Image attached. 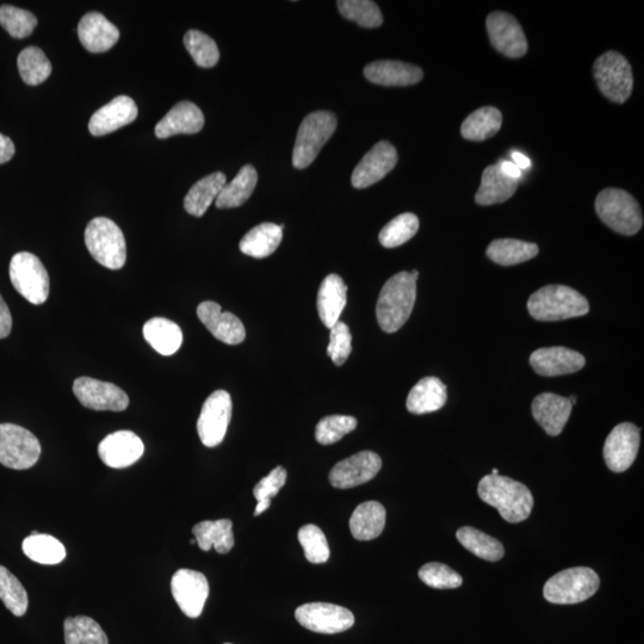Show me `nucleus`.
<instances>
[{
    "label": "nucleus",
    "instance_id": "a211bd4d",
    "mask_svg": "<svg viewBox=\"0 0 644 644\" xmlns=\"http://www.w3.org/2000/svg\"><path fill=\"white\" fill-rule=\"evenodd\" d=\"M398 164V152L388 141H380L359 161L351 183L356 189H365L382 181Z\"/></svg>",
    "mask_w": 644,
    "mask_h": 644
},
{
    "label": "nucleus",
    "instance_id": "37998d69",
    "mask_svg": "<svg viewBox=\"0 0 644 644\" xmlns=\"http://www.w3.org/2000/svg\"><path fill=\"white\" fill-rule=\"evenodd\" d=\"M0 600L17 617L26 615L29 600L26 588L14 574L0 566Z\"/></svg>",
    "mask_w": 644,
    "mask_h": 644
},
{
    "label": "nucleus",
    "instance_id": "ea45409f",
    "mask_svg": "<svg viewBox=\"0 0 644 644\" xmlns=\"http://www.w3.org/2000/svg\"><path fill=\"white\" fill-rule=\"evenodd\" d=\"M17 66L23 82L32 86L46 82L52 74L51 61L37 47L23 49L18 55Z\"/></svg>",
    "mask_w": 644,
    "mask_h": 644
},
{
    "label": "nucleus",
    "instance_id": "c85d7f7f",
    "mask_svg": "<svg viewBox=\"0 0 644 644\" xmlns=\"http://www.w3.org/2000/svg\"><path fill=\"white\" fill-rule=\"evenodd\" d=\"M517 189L518 182L507 177L498 164L489 165L482 173L481 187L475 201L480 206L504 203L515 195Z\"/></svg>",
    "mask_w": 644,
    "mask_h": 644
},
{
    "label": "nucleus",
    "instance_id": "4d7b16f0",
    "mask_svg": "<svg viewBox=\"0 0 644 644\" xmlns=\"http://www.w3.org/2000/svg\"><path fill=\"white\" fill-rule=\"evenodd\" d=\"M512 163L515 164L519 170H529L531 167V160L520 152H512Z\"/></svg>",
    "mask_w": 644,
    "mask_h": 644
},
{
    "label": "nucleus",
    "instance_id": "9b49d317",
    "mask_svg": "<svg viewBox=\"0 0 644 644\" xmlns=\"http://www.w3.org/2000/svg\"><path fill=\"white\" fill-rule=\"evenodd\" d=\"M232 410V398L226 390H216L204 402L197 421V432L207 448L218 447L224 441Z\"/></svg>",
    "mask_w": 644,
    "mask_h": 644
},
{
    "label": "nucleus",
    "instance_id": "a878e982",
    "mask_svg": "<svg viewBox=\"0 0 644 644\" xmlns=\"http://www.w3.org/2000/svg\"><path fill=\"white\" fill-rule=\"evenodd\" d=\"M204 126V115L196 104L184 101L173 107L156 127L159 139L171 138L178 134H196Z\"/></svg>",
    "mask_w": 644,
    "mask_h": 644
},
{
    "label": "nucleus",
    "instance_id": "aec40b11",
    "mask_svg": "<svg viewBox=\"0 0 644 644\" xmlns=\"http://www.w3.org/2000/svg\"><path fill=\"white\" fill-rule=\"evenodd\" d=\"M202 324L220 342L238 345L244 342L246 331L243 322L234 314L222 312L221 306L213 301L202 302L197 308Z\"/></svg>",
    "mask_w": 644,
    "mask_h": 644
},
{
    "label": "nucleus",
    "instance_id": "c9c22d12",
    "mask_svg": "<svg viewBox=\"0 0 644 644\" xmlns=\"http://www.w3.org/2000/svg\"><path fill=\"white\" fill-rule=\"evenodd\" d=\"M538 246L517 239H497L487 249V257L501 266L518 265L535 258Z\"/></svg>",
    "mask_w": 644,
    "mask_h": 644
},
{
    "label": "nucleus",
    "instance_id": "cd10ccee",
    "mask_svg": "<svg viewBox=\"0 0 644 644\" xmlns=\"http://www.w3.org/2000/svg\"><path fill=\"white\" fill-rule=\"evenodd\" d=\"M447 400V386L437 377H425L408 394L406 406L408 412L420 416L441 410Z\"/></svg>",
    "mask_w": 644,
    "mask_h": 644
},
{
    "label": "nucleus",
    "instance_id": "4be33fe9",
    "mask_svg": "<svg viewBox=\"0 0 644 644\" xmlns=\"http://www.w3.org/2000/svg\"><path fill=\"white\" fill-rule=\"evenodd\" d=\"M139 110L135 102L128 96H119L98 109L89 122L90 133L94 136H104L128 126L138 117Z\"/></svg>",
    "mask_w": 644,
    "mask_h": 644
},
{
    "label": "nucleus",
    "instance_id": "7ed1b4c3",
    "mask_svg": "<svg viewBox=\"0 0 644 644\" xmlns=\"http://www.w3.org/2000/svg\"><path fill=\"white\" fill-rule=\"evenodd\" d=\"M528 311L537 321H562L584 317L590 312V305L577 290L553 284L530 296Z\"/></svg>",
    "mask_w": 644,
    "mask_h": 644
},
{
    "label": "nucleus",
    "instance_id": "79ce46f5",
    "mask_svg": "<svg viewBox=\"0 0 644 644\" xmlns=\"http://www.w3.org/2000/svg\"><path fill=\"white\" fill-rule=\"evenodd\" d=\"M419 231L417 215L405 213L396 216L383 227L379 235L380 243L386 249H394L410 241Z\"/></svg>",
    "mask_w": 644,
    "mask_h": 644
},
{
    "label": "nucleus",
    "instance_id": "5701e85b",
    "mask_svg": "<svg viewBox=\"0 0 644 644\" xmlns=\"http://www.w3.org/2000/svg\"><path fill=\"white\" fill-rule=\"evenodd\" d=\"M572 410L568 398L553 393H543L532 401V416L551 437L559 436L565 429Z\"/></svg>",
    "mask_w": 644,
    "mask_h": 644
},
{
    "label": "nucleus",
    "instance_id": "c03bdc74",
    "mask_svg": "<svg viewBox=\"0 0 644 644\" xmlns=\"http://www.w3.org/2000/svg\"><path fill=\"white\" fill-rule=\"evenodd\" d=\"M338 9L346 20L356 22L359 27L371 29L382 26V12L379 5L371 0H340Z\"/></svg>",
    "mask_w": 644,
    "mask_h": 644
},
{
    "label": "nucleus",
    "instance_id": "8fccbe9b",
    "mask_svg": "<svg viewBox=\"0 0 644 644\" xmlns=\"http://www.w3.org/2000/svg\"><path fill=\"white\" fill-rule=\"evenodd\" d=\"M357 427V419L350 416H330L319 421L315 438L322 445L337 443Z\"/></svg>",
    "mask_w": 644,
    "mask_h": 644
},
{
    "label": "nucleus",
    "instance_id": "20e7f679",
    "mask_svg": "<svg viewBox=\"0 0 644 644\" xmlns=\"http://www.w3.org/2000/svg\"><path fill=\"white\" fill-rule=\"evenodd\" d=\"M597 214L604 224L622 235H635L643 226L639 202L627 191L605 189L596 200Z\"/></svg>",
    "mask_w": 644,
    "mask_h": 644
},
{
    "label": "nucleus",
    "instance_id": "2eb2a0df",
    "mask_svg": "<svg viewBox=\"0 0 644 644\" xmlns=\"http://www.w3.org/2000/svg\"><path fill=\"white\" fill-rule=\"evenodd\" d=\"M486 28L493 47L505 57L518 59L528 52L524 30L512 15L492 12L487 17Z\"/></svg>",
    "mask_w": 644,
    "mask_h": 644
},
{
    "label": "nucleus",
    "instance_id": "f8f14e48",
    "mask_svg": "<svg viewBox=\"0 0 644 644\" xmlns=\"http://www.w3.org/2000/svg\"><path fill=\"white\" fill-rule=\"evenodd\" d=\"M296 621L303 628L318 634H339L354 627L355 616L343 606L328 603H309L295 611Z\"/></svg>",
    "mask_w": 644,
    "mask_h": 644
},
{
    "label": "nucleus",
    "instance_id": "603ef678",
    "mask_svg": "<svg viewBox=\"0 0 644 644\" xmlns=\"http://www.w3.org/2000/svg\"><path fill=\"white\" fill-rule=\"evenodd\" d=\"M286 482L287 470L283 467H277L257 483L255 489H253V494H255L257 501L265 499L271 500L276 497L282 487L286 485Z\"/></svg>",
    "mask_w": 644,
    "mask_h": 644
},
{
    "label": "nucleus",
    "instance_id": "72a5a7b5",
    "mask_svg": "<svg viewBox=\"0 0 644 644\" xmlns=\"http://www.w3.org/2000/svg\"><path fill=\"white\" fill-rule=\"evenodd\" d=\"M226 185V176L222 172H215L198 181L184 198V208L190 215L201 218L208 208L219 197L222 188Z\"/></svg>",
    "mask_w": 644,
    "mask_h": 644
},
{
    "label": "nucleus",
    "instance_id": "9d476101",
    "mask_svg": "<svg viewBox=\"0 0 644 644\" xmlns=\"http://www.w3.org/2000/svg\"><path fill=\"white\" fill-rule=\"evenodd\" d=\"M41 455V444L32 432L15 424H0V463L15 470L35 466Z\"/></svg>",
    "mask_w": 644,
    "mask_h": 644
},
{
    "label": "nucleus",
    "instance_id": "a18cd8bd",
    "mask_svg": "<svg viewBox=\"0 0 644 644\" xmlns=\"http://www.w3.org/2000/svg\"><path fill=\"white\" fill-rule=\"evenodd\" d=\"M184 45L197 66L210 68L219 63L218 45L207 34L198 32V30H189L184 36Z\"/></svg>",
    "mask_w": 644,
    "mask_h": 644
},
{
    "label": "nucleus",
    "instance_id": "b1692460",
    "mask_svg": "<svg viewBox=\"0 0 644 644\" xmlns=\"http://www.w3.org/2000/svg\"><path fill=\"white\" fill-rule=\"evenodd\" d=\"M80 42L91 53H104L120 39V30L99 12H89L79 22Z\"/></svg>",
    "mask_w": 644,
    "mask_h": 644
},
{
    "label": "nucleus",
    "instance_id": "6ab92c4d",
    "mask_svg": "<svg viewBox=\"0 0 644 644\" xmlns=\"http://www.w3.org/2000/svg\"><path fill=\"white\" fill-rule=\"evenodd\" d=\"M145 452V445L132 431H117L98 445V455L105 466L123 469L133 466Z\"/></svg>",
    "mask_w": 644,
    "mask_h": 644
},
{
    "label": "nucleus",
    "instance_id": "09e8293b",
    "mask_svg": "<svg viewBox=\"0 0 644 644\" xmlns=\"http://www.w3.org/2000/svg\"><path fill=\"white\" fill-rule=\"evenodd\" d=\"M418 575L425 585L436 590H454L463 584L460 574L439 562L427 563L420 568Z\"/></svg>",
    "mask_w": 644,
    "mask_h": 644
},
{
    "label": "nucleus",
    "instance_id": "7c9ffc66",
    "mask_svg": "<svg viewBox=\"0 0 644 644\" xmlns=\"http://www.w3.org/2000/svg\"><path fill=\"white\" fill-rule=\"evenodd\" d=\"M196 543L203 551L214 548L219 554H228L234 547L233 523L229 519L206 520L193 528Z\"/></svg>",
    "mask_w": 644,
    "mask_h": 644
},
{
    "label": "nucleus",
    "instance_id": "ddd939ff",
    "mask_svg": "<svg viewBox=\"0 0 644 644\" xmlns=\"http://www.w3.org/2000/svg\"><path fill=\"white\" fill-rule=\"evenodd\" d=\"M73 393L89 410L122 412L129 406L128 395L120 387L91 377H79L74 381Z\"/></svg>",
    "mask_w": 644,
    "mask_h": 644
},
{
    "label": "nucleus",
    "instance_id": "c756f323",
    "mask_svg": "<svg viewBox=\"0 0 644 644\" xmlns=\"http://www.w3.org/2000/svg\"><path fill=\"white\" fill-rule=\"evenodd\" d=\"M386 518L385 507L377 501L358 505L350 518L351 534L358 541L375 540L385 530Z\"/></svg>",
    "mask_w": 644,
    "mask_h": 644
},
{
    "label": "nucleus",
    "instance_id": "de8ad7c7",
    "mask_svg": "<svg viewBox=\"0 0 644 644\" xmlns=\"http://www.w3.org/2000/svg\"><path fill=\"white\" fill-rule=\"evenodd\" d=\"M299 542L305 550L308 562L320 565L330 559V546H328L327 538L319 526L314 524L302 526L299 531Z\"/></svg>",
    "mask_w": 644,
    "mask_h": 644
},
{
    "label": "nucleus",
    "instance_id": "bb28decb",
    "mask_svg": "<svg viewBox=\"0 0 644 644\" xmlns=\"http://www.w3.org/2000/svg\"><path fill=\"white\" fill-rule=\"evenodd\" d=\"M348 302V287L342 277L328 275L322 281L318 294L319 317L327 328H332L339 321Z\"/></svg>",
    "mask_w": 644,
    "mask_h": 644
},
{
    "label": "nucleus",
    "instance_id": "4c0bfd02",
    "mask_svg": "<svg viewBox=\"0 0 644 644\" xmlns=\"http://www.w3.org/2000/svg\"><path fill=\"white\" fill-rule=\"evenodd\" d=\"M503 125V115L497 108L483 107L475 110L462 123L461 133L469 141H485L497 134Z\"/></svg>",
    "mask_w": 644,
    "mask_h": 644
},
{
    "label": "nucleus",
    "instance_id": "e433bc0d",
    "mask_svg": "<svg viewBox=\"0 0 644 644\" xmlns=\"http://www.w3.org/2000/svg\"><path fill=\"white\" fill-rule=\"evenodd\" d=\"M23 553L40 565L53 566L63 562L66 557L64 544L57 538L39 532H32L22 544Z\"/></svg>",
    "mask_w": 644,
    "mask_h": 644
},
{
    "label": "nucleus",
    "instance_id": "0eeeda50",
    "mask_svg": "<svg viewBox=\"0 0 644 644\" xmlns=\"http://www.w3.org/2000/svg\"><path fill=\"white\" fill-rule=\"evenodd\" d=\"M337 128V117L330 111H315L302 121L297 132L293 165L303 170L317 159L321 148L332 138Z\"/></svg>",
    "mask_w": 644,
    "mask_h": 644
},
{
    "label": "nucleus",
    "instance_id": "6e6552de",
    "mask_svg": "<svg viewBox=\"0 0 644 644\" xmlns=\"http://www.w3.org/2000/svg\"><path fill=\"white\" fill-rule=\"evenodd\" d=\"M600 92L611 102L625 103L633 92V71L628 60L617 52H606L593 65Z\"/></svg>",
    "mask_w": 644,
    "mask_h": 644
},
{
    "label": "nucleus",
    "instance_id": "052dcab7",
    "mask_svg": "<svg viewBox=\"0 0 644 644\" xmlns=\"http://www.w3.org/2000/svg\"><path fill=\"white\" fill-rule=\"evenodd\" d=\"M195 543H196V540L194 538V540H191V544H195Z\"/></svg>",
    "mask_w": 644,
    "mask_h": 644
},
{
    "label": "nucleus",
    "instance_id": "6e6d98bb",
    "mask_svg": "<svg viewBox=\"0 0 644 644\" xmlns=\"http://www.w3.org/2000/svg\"><path fill=\"white\" fill-rule=\"evenodd\" d=\"M498 165L500 167V170L503 171L507 177L515 179V181L517 182L520 178H522V170H519L518 167L512 163V161L503 160L500 161Z\"/></svg>",
    "mask_w": 644,
    "mask_h": 644
},
{
    "label": "nucleus",
    "instance_id": "412c9836",
    "mask_svg": "<svg viewBox=\"0 0 644 644\" xmlns=\"http://www.w3.org/2000/svg\"><path fill=\"white\" fill-rule=\"evenodd\" d=\"M530 364L538 375L555 377L577 373L585 367L586 359L577 351L554 346L532 352Z\"/></svg>",
    "mask_w": 644,
    "mask_h": 644
},
{
    "label": "nucleus",
    "instance_id": "4468645a",
    "mask_svg": "<svg viewBox=\"0 0 644 644\" xmlns=\"http://www.w3.org/2000/svg\"><path fill=\"white\" fill-rule=\"evenodd\" d=\"M641 443L640 429L631 423L619 424L606 438L604 460L613 473L628 470L639 454Z\"/></svg>",
    "mask_w": 644,
    "mask_h": 644
},
{
    "label": "nucleus",
    "instance_id": "473e14b6",
    "mask_svg": "<svg viewBox=\"0 0 644 644\" xmlns=\"http://www.w3.org/2000/svg\"><path fill=\"white\" fill-rule=\"evenodd\" d=\"M144 337L163 356L175 355L183 343L181 327L165 318L148 320L144 326Z\"/></svg>",
    "mask_w": 644,
    "mask_h": 644
},
{
    "label": "nucleus",
    "instance_id": "5fc2aeb1",
    "mask_svg": "<svg viewBox=\"0 0 644 644\" xmlns=\"http://www.w3.org/2000/svg\"><path fill=\"white\" fill-rule=\"evenodd\" d=\"M15 152L14 142L0 133V164L8 163L15 156Z\"/></svg>",
    "mask_w": 644,
    "mask_h": 644
},
{
    "label": "nucleus",
    "instance_id": "49530a36",
    "mask_svg": "<svg viewBox=\"0 0 644 644\" xmlns=\"http://www.w3.org/2000/svg\"><path fill=\"white\" fill-rule=\"evenodd\" d=\"M0 26L15 39H24L33 34L37 18L27 10L3 5L0 6Z\"/></svg>",
    "mask_w": 644,
    "mask_h": 644
},
{
    "label": "nucleus",
    "instance_id": "f704fd0d",
    "mask_svg": "<svg viewBox=\"0 0 644 644\" xmlns=\"http://www.w3.org/2000/svg\"><path fill=\"white\" fill-rule=\"evenodd\" d=\"M258 182V173L252 165L241 167L231 183L222 188L216 207L219 209L238 208L249 200Z\"/></svg>",
    "mask_w": 644,
    "mask_h": 644
},
{
    "label": "nucleus",
    "instance_id": "3c124183",
    "mask_svg": "<svg viewBox=\"0 0 644 644\" xmlns=\"http://www.w3.org/2000/svg\"><path fill=\"white\" fill-rule=\"evenodd\" d=\"M330 344H328L327 355L330 356L333 363L343 365L348 361L352 351V336L348 325L338 321L336 325L330 328Z\"/></svg>",
    "mask_w": 644,
    "mask_h": 644
},
{
    "label": "nucleus",
    "instance_id": "423d86ee",
    "mask_svg": "<svg viewBox=\"0 0 644 644\" xmlns=\"http://www.w3.org/2000/svg\"><path fill=\"white\" fill-rule=\"evenodd\" d=\"M599 586L600 579L593 569L569 568L547 581L543 588V596L551 604H579L594 596Z\"/></svg>",
    "mask_w": 644,
    "mask_h": 644
},
{
    "label": "nucleus",
    "instance_id": "1a4fd4ad",
    "mask_svg": "<svg viewBox=\"0 0 644 644\" xmlns=\"http://www.w3.org/2000/svg\"><path fill=\"white\" fill-rule=\"evenodd\" d=\"M12 286L33 305H42L49 296V276L41 260L33 253L20 252L11 259Z\"/></svg>",
    "mask_w": 644,
    "mask_h": 644
},
{
    "label": "nucleus",
    "instance_id": "f03ea898",
    "mask_svg": "<svg viewBox=\"0 0 644 644\" xmlns=\"http://www.w3.org/2000/svg\"><path fill=\"white\" fill-rule=\"evenodd\" d=\"M417 299V280L411 272L394 275L383 286L376 306L382 331L395 333L410 319Z\"/></svg>",
    "mask_w": 644,
    "mask_h": 644
},
{
    "label": "nucleus",
    "instance_id": "2f4dec72",
    "mask_svg": "<svg viewBox=\"0 0 644 644\" xmlns=\"http://www.w3.org/2000/svg\"><path fill=\"white\" fill-rule=\"evenodd\" d=\"M283 238V226L260 224L252 228L240 241V251L246 256L257 259L269 257L280 246Z\"/></svg>",
    "mask_w": 644,
    "mask_h": 644
},
{
    "label": "nucleus",
    "instance_id": "a19ab883",
    "mask_svg": "<svg viewBox=\"0 0 644 644\" xmlns=\"http://www.w3.org/2000/svg\"><path fill=\"white\" fill-rule=\"evenodd\" d=\"M64 635L66 644H109L101 625L86 616L66 618Z\"/></svg>",
    "mask_w": 644,
    "mask_h": 644
},
{
    "label": "nucleus",
    "instance_id": "f3484780",
    "mask_svg": "<svg viewBox=\"0 0 644 644\" xmlns=\"http://www.w3.org/2000/svg\"><path fill=\"white\" fill-rule=\"evenodd\" d=\"M382 468L381 457L373 451H362L334 466L330 482L334 488L349 489L373 480Z\"/></svg>",
    "mask_w": 644,
    "mask_h": 644
},
{
    "label": "nucleus",
    "instance_id": "864d4df0",
    "mask_svg": "<svg viewBox=\"0 0 644 644\" xmlns=\"http://www.w3.org/2000/svg\"><path fill=\"white\" fill-rule=\"evenodd\" d=\"M12 330V317L8 305L0 295V339L9 336Z\"/></svg>",
    "mask_w": 644,
    "mask_h": 644
},
{
    "label": "nucleus",
    "instance_id": "13d9d810",
    "mask_svg": "<svg viewBox=\"0 0 644 644\" xmlns=\"http://www.w3.org/2000/svg\"><path fill=\"white\" fill-rule=\"evenodd\" d=\"M271 505V500L270 499H265V500H260L258 501V505L256 507L255 511V516L258 517L262 515L263 512L269 509Z\"/></svg>",
    "mask_w": 644,
    "mask_h": 644
},
{
    "label": "nucleus",
    "instance_id": "393cba45",
    "mask_svg": "<svg viewBox=\"0 0 644 644\" xmlns=\"http://www.w3.org/2000/svg\"><path fill=\"white\" fill-rule=\"evenodd\" d=\"M364 76L377 85L411 86L423 79L424 72L420 67L402 61L379 60L365 66Z\"/></svg>",
    "mask_w": 644,
    "mask_h": 644
},
{
    "label": "nucleus",
    "instance_id": "39448f33",
    "mask_svg": "<svg viewBox=\"0 0 644 644\" xmlns=\"http://www.w3.org/2000/svg\"><path fill=\"white\" fill-rule=\"evenodd\" d=\"M85 244L91 256L105 268L120 270L127 260L125 235L113 220L96 218L85 229Z\"/></svg>",
    "mask_w": 644,
    "mask_h": 644
},
{
    "label": "nucleus",
    "instance_id": "dca6fc26",
    "mask_svg": "<svg viewBox=\"0 0 644 644\" xmlns=\"http://www.w3.org/2000/svg\"><path fill=\"white\" fill-rule=\"evenodd\" d=\"M171 592L185 616L198 618L209 596L206 575L191 569H179L172 577Z\"/></svg>",
    "mask_w": 644,
    "mask_h": 644
},
{
    "label": "nucleus",
    "instance_id": "58836bf2",
    "mask_svg": "<svg viewBox=\"0 0 644 644\" xmlns=\"http://www.w3.org/2000/svg\"><path fill=\"white\" fill-rule=\"evenodd\" d=\"M456 537L464 548L482 560L497 562L505 555L503 544L497 538L483 534L482 531L470 526H463L456 532Z\"/></svg>",
    "mask_w": 644,
    "mask_h": 644
},
{
    "label": "nucleus",
    "instance_id": "f257e3e1",
    "mask_svg": "<svg viewBox=\"0 0 644 644\" xmlns=\"http://www.w3.org/2000/svg\"><path fill=\"white\" fill-rule=\"evenodd\" d=\"M479 497L495 507L506 522L517 524L531 515L534 497L530 489L516 480L501 475H486L479 482Z\"/></svg>",
    "mask_w": 644,
    "mask_h": 644
},
{
    "label": "nucleus",
    "instance_id": "680f3d73",
    "mask_svg": "<svg viewBox=\"0 0 644 644\" xmlns=\"http://www.w3.org/2000/svg\"><path fill=\"white\" fill-rule=\"evenodd\" d=\"M226 644H231V643H226Z\"/></svg>",
    "mask_w": 644,
    "mask_h": 644
},
{
    "label": "nucleus",
    "instance_id": "bf43d9fd",
    "mask_svg": "<svg viewBox=\"0 0 644 644\" xmlns=\"http://www.w3.org/2000/svg\"><path fill=\"white\" fill-rule=\"evenodd\" d=\"M492 475H499V469H493Z\"/></svg>",
    "mask_w": 644,
    "mask_h": 644
}]
</instances>
